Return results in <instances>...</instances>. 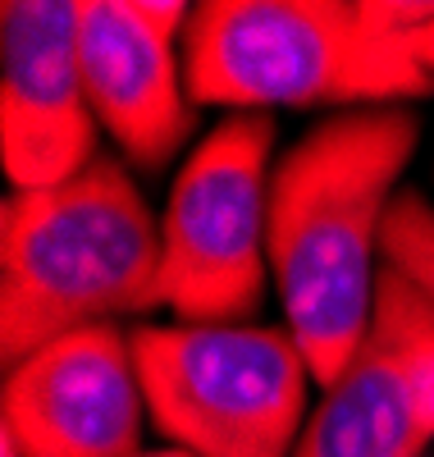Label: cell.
<instances>
[{
  "label": "cell",
  "instance_id": "6da1fadb",
  "mask_svg": "<svg viewBox=\"0 0 434 457\" xmlns=\"http://www.w3.org/2000/svg\"><path fill=\"white\" fill-rule=\"evenodd\" d=\"M421 146L407 105L343 110L306 129L270 174V279L284 329L321 389L371 325L384 275V224Z\"/></svg>",
  "mask_w": 434,
  "mask_h": 457
},
{
  "label": "cell",
  "instance_id": "7a4b0ae2",
  "mask_svg": "<svg viewBox=\"0 0 434 457\" xmlns=\"http://www.w3.org/2000/svg\"><path fill=\"white\" fill-rule=\"evenodd\" d=\"M161 307V215L133 174L96 156L83 174L0 206V357Z\"/></svg>",
  "mask_w": 434,
  "mask_h": 457
},
{
  "label": "cell",
  "instance_id": "3957f363",
  "mask_svg": "<svg viewBox=\"0 0 434 457\" xmlns=\"http://www.w3.org/2000/svg\"><path fill=\"white\" fill-rule=\"evenodd\" d=\"M192 105L375 110L434 92L380 0H206L183 32Z\"/></svg>",
  "mask_w": 434,
  "mask_h": 457
},
{
  "label": "cell",
  "instance_id": "277c9868",
  "mask_svg": "<svg viewBox=\"0 0 434 457\" xmlns=\"http://www.w3.org/2000/svg\"><path fill=\"white\" fill-rule=\"evenodd\" d=\"M151 426L192 457H297L311 361L270 325L133 329Z\"/></svg>",
  "mask_w": 434,
  "mask_h": 457
},
{
  "label": "cell",
  "instance_id": "5b68a950",
  "mask_svg": "<svg viewBox=\"0 0 434 457\" xmlns=\"http://www.w3.org/2000/svg\"><path fill=\"white\" fill-rule=\"evenodd\" d=\"M274 120L229 114L202 133L161 211V307L188 325H252L270 284Z\"/></svg>",
  "mask_w": 434,
  "mask_h": 457
},
{
  "label": "cell",
  "instance_id": "8992f818",
  "mask_svg": "<svg viewBox=\"0 0 434 457\" xmlns=\"http://www.w3.org/2000/svg\"><path fill=\"white\" fill-rule=\"evenodd\" d=\"M434 444V307L398 270L347 366L311 407L297 457H425Z\"/></svg>",
  "mask_w": 434,
  "mask_h": 457
},
{
  "label": "cell",
  "instance_id": "52a82bcc",
  "mask_svg": "<svg viewBox=\"0 0 434 457\" xmlns=\"http://www.w3.org/2000/svg\"><path fill=\"white\" fill-rule=\"evenodd\" d=\"M5 439L19 457H138L151 421L124 325H88L5 366Z\"/></svg>",
  "mask_w": 434,
  "mask_h": 457
},
{
  "label": "cell",
  "instance_id": "ba28073f",
  "mask_svg": "<svg viewBox=\"0 0 434 457\" xmlns=\"http://www.w3.org/2000/svg\"><path fill=\"white\" fill-rule=\"evenodd\" d=\"M183 0H78V64L96 124L138 170H161L192 137Z\"/></svg>",
  "mask_w": 434,
  "mask_h": 457
},
{
  "label": "cell",
  "instance_id": "9c48e42d",
  "mask_svg": "<svg viewBox=\"0 0 434 457\" xmlns=\"http://www.w3.org/2000/svg\"><path fill=\"white\" fill-rule=\"evenodd\" d=\"M96 114L78 64V0L0 5V156L14 193H42L96 161Z\"/></svg>",
  "mask_w": 434,
  "mask_h": 457
},
{
  "label": "cell",
  "instance_id": "30bf717a",
  "mask_svg": "<svg viewBox=\"0 0 434 457\" xmlns=\"http://www.w3.org/2000/svg\"><path fill=\"white\" fill-rule=\"evenodd\" d=\"M384 265L407 275L434 307V202L403 187L384 224Z\"/></svg>",
  "mask_w": 434,
  "mask_h": 457
},
{
  "label": "cell",
  "instance_id": "8fae6325",
  "mask_svg": "<svg viewBox=\"0 0 434 457\" xmlns=\"http://www.w3.org/2000/svg\"><path fill=\"white\" fill-rule=\"evenodd\" d=\"M403 42H407V51L416 55V64L430 73V79H434V14L425 19V23H416L407 37H403Z\"/></svg>",
  "mask_w": 434,
  "mask_h": 457
},
{
  "label": "cell",
  "instance_id": "7c38bea8",
  "mask_svg": "<svg viewBox=\"0 0 434 457\" xmlns=\"http://www.w3.org/2000/svg\"><path fill=\"white\" fill-rule=\"evenodd\" d=\"M138 457H192V453H183V448H161V453H138Z\"/></svg>",
  "mask_w": 434,
  "mask_h": 457
}]
</instances>
